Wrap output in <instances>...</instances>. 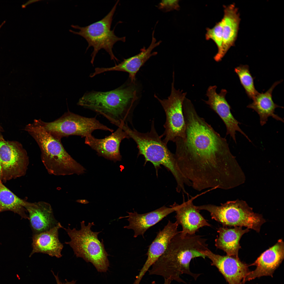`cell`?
<instances>
[{
  "label": "cell",
  "instance_id": "6da1fadb",
  "mask_svg": "<svg viewBox=\"0 0 284 284\" xmlns=\"http://www.w3.org/2000/svg\"><path fill=\"white\" fill-rule=\"evenodd\" d=\"M184 138H176L175 154L183 175L199 191L209 188L227 189L235 159L225 138L197 114L194 105H186Z\"/></svg>",
  "mask_w": 284,
  "mask_h": 284
},
{
  "label": "cell",
  "instance_id": "7a4b0ae2",
  "mask_svg": "<svg viewBox=\"0 0 284 284\" xmlns=\"http://www.w3.org/2000/svg\"><path fill=\"white\" fill-rule=\"evenodd\" d=\"M180 233L172 239L165 251L152 266L149 271L150 275L183 283L180 277L182 274L190 275L195 280L200 275L191 272L190 264L194 258H205L202 251L208 249L206 240L195 234L182 237Z\"/></svg>",
  "mask_w": 284,
  "mask_h": 284
},
{
  "label": "cell",
  "instance_id": "3957f363",
  "mask_svg": "<svg viewBox=\"0 0 284 284\" xmlns=\"http://www.w3.org/2000/svg\"><path fill=\"white\" fill-rule=\"evenodd\" d=\"M137 98L135 82L130 80L109 91L87 92L77 104L102 115L118 127L121 123L132 124L133 107Z\"/></svg>",
  "mask_w": 284,
  "mask_h": 284
},
{
  "label": "cell",
  "instance_id": "277c9868",
  "mask_svg": "<svg viewBox=\"0 0 284 284\" xmlns=\"http://www.w3.org/2000/svg\"><path fill=\"white\" fill-rule=\"evenodd\" d=\"M38 144L41 152L42 162L48 173L56 176L84 173L85 169L68 153L61 141L48 132L35 119L25 128Z\"/></svg>",
  "mask_w": 284,
  "mask_h": 284
},
{
  "label": "cell",
  "instance_id": "5b68a950",
  "mask_svg": "<svg viewBox=\"0 0 284 284\" xmlns=\"http://www.w3.org/2000/svg\"><path fill=\"white\" fill-rule=\"evenodd\" d=\"M154 120L152 122L150 131L146 133L140 132L135 129H132L128 123L121 124L118 127L121 128L133 139L137 145L139 150L138 155H143L145 163H151L157 171L161 165L170 171L174 177L176 183L180 184L185 179L177 164L175 155L169 150L161 139L154 126Z\"/></svg>",
  "mask_w": 284,
  "mask_h": 284
},
{
  "label": "cell",
  "instance_id": "8992f818",
  "mask_svg": "<svg viewBox=\"0 0 284 284\" xmlns=\"http://www.w3.org/2000/svg\"><path fill=\"white\" fill-rule=\"evenodd\" d=\"M85 222H80L79 230L75 228L72 229L69 227L63 228L70 239L65 243L72 248L77 257L91 263L98 272H106L109 266V255L105 249L103 240L100 241L98 238L102 231H92L91 228L94 225V222H89L86 226Z\"/></svg>",
  "mask_w": 284,
  "mask_h": 284
},
{
  "label": "cell",
  "instance_id": "52a82bcc",
  "mask_svg": "<svg viewBox=\"0 0 284 284\" xmlns=\"http://www.w3.org/2000/svg\"><path fill=\"white\" fill-rule=\"evenodd\" d=\"M199 210L208 211L211 218L223 226H245L259 232L266 221L262 215L255 213L244 202L228 201L220 206L207 204L196 206Z\"/></svg>",
  "mask_w": 284,
  "mask_h": 284
},
{
  "label": "cell",
  "instance_id": "ba28073f",
  "mask_svg": "<svg viewBox=\"0 0 284 284\" xmlns=\"http://www.w3.org/2000/svg\"><path fill=\"white\" fill-rule=\"evenodd\" d=\"M119 1H117L110 12L100 20L84 27L71 26L73 28L79 31L75 32L70 30V31L81 36L88 42V46L86 51L90 47H93V50L91 55V63L92 64L97 54L102 49H104L109 54L111 60L118 62V59L113 51V46L118 41L125 42L126 38L125 37H119L117 36L114 32L115 28L111 30V27L113 17Z\"/></svg>",
  "mask_w": 284,
  "mask_h": 284
},
{
  "label": "cell",
  "instance_id": "9c48e42d",
  "mask_svg": "<svg viewBox=\"0 0 284 284\" xmlns=\"http://www.w3.org/2000/svg\"><path fill=\"white\" fill-rule=\"evenodd\" d=\"M44 129L55 139L61 141L64 137L77 135L85 137L100 130L113 133L114 130L101 123L96 117L83 116L69 111L54 121L45 122L38 119Z\"/></svg>",
  "mask_w": 284,
  "mask_h": 284
},
{
  "label": "cell",
  "instance_id": "30bf717a",
  "mask_svg": "<svg viewBox=\"0 0 284 284\" xmlns=\"http://www.w3.org/2000/svg\"><path fill=\"white\" fill-rule=\"evenodd\" d=\"M171 84L170 95L167 99H161L156 95L154 97L162 106L166 115V121L164 126L165 130L161 135L165 136L163 140L167 145L169 141L175 142L178 137H185L186 126L183 110V103L187 93L183 90H176L174 87V73Z\"/></svg>",
  "mask_w": 284,
  "mask_h": 284
},
{
  "label": "cell",
  "instance_id": "8fae6325",
  "mask_svg": "<svg viewBox=\"0 0 284 284\" xmlns=\"http://www.w3.org/2000/svg\"><path fill=\"white\" fill-rule=\"evenodd\" d=\"M29 163L27 153L21 144L0 139L2 180L6 181L24 175Z\"/></svg>",
  "mask_w": 284,
  "mask_h": 284
},
{
  "label": "cell",
  "instance_id": "7c38bea8",
  "mask_svg": "<svg viewBox=\"0 0 284 284\" xmlns=\"http://www.w3.org/2000/svg\"><path fill=\"white\" fill-rule=\"evenodd\" d=\"M217 88L215 85L209 87L206 94L208 99L204 100V102L221 118L226 126V135H230L235 143H236V131L239 132L251 142L247 136L239 127L240 123L234 118L231 112V106L225 98L227 90L222 89L218 94L216 92Z\"/></svg>",
  "mask_w": 284,
  "mask_h": 284
},
{
  "label": "cell",
  "instance_id": "4fadbf2b",
  "mask_svg": "<svg viewBox=\"0 0 284 284\" xmlns=\"http://www.w3.org/2000/svg\"><path fill=\"white\" fill-rule=\"evenodd\" d=\"M202 253L211 260V265L217 268L228 284H242L250 272L249 265L239 258L216 254L208 249Z\"/></svg>",
  "mask_w": 284,
  "mask_h": 284
},
{
  "label": "cell",
  "instance_id": "5bb4252c",
  "mask_svg": "<svg viewBox=\"0 0 284 284\" xmlns=\"http://www.w3.org/2000/svg\"><path fill=\"white\" fill-rule=\"evenodd\" d=\"M179 224L169 220L167 225L158 233L150 245L146 253L147 257L133 284H139L142 278L149 268L164 252L172 239L181 232L178 231Z\"/></svg>",
  "mask_w": 284,
  "mask_h": 284
},
{
  "label": "cell",
  "instance_id": "9a60e30c",
  "mask_svg": "<svg viewBox=\"0 0 284 284\" xmlns=\"http://www.w3.org/2000/svg\"><path fill=\"white\" fill-rule=\"evenodd\" d=\"M284 257V244L282 239L278 240L274 246L263 253L249 266H255L256 269L250 271L242 282L265 276L272 277L275 270L278 268Z\"/></svg>",
  "mask_w": 284,
  "mask_h": 284
},
{
  "label": "cell",
  "instance_id": "2e32d148",
  "mask_svg": "<svg viewBox=\"0 0 284 284\" xmlns=\"http://www.w3.org/2000/svg\"><path fill=\"white\" fill-rule=\"evenodd\" d=\"M130 138L120 127L110 135L102 139L95 138L92 135L85 138V143L94 150L99 156L116 162L120 161L122 156L120 146L123 139Z\"/></svg>",
  "mask_w": 284,
  "mask_h": 284
},
{
  "label": "cell",
  "instance_id": "e0dca14e",
  "mask_svg": "<svg viewBox=\"0 0 284 284\" xmlns=\"http://www.w3.org/2000/svg\"><path fill=\"white\" fill-rule=\"evenodd\" d=\"M203 193L188 198L187 201L185 200L183 196V202L179 205L176 204L175 212L176 222L181 225L182 230L180 233V236L184 237L187 235L195 234L198 230L204 226H210L211 225L200 214V210L194 205L193 201Z\"/></svg>",
  "mask_w": 284,
  "mask_h": 284
},
{
  "label": "cell",
  "instance_id": "ac0fdd59",
  "mask_svg": "<svg viewBox=\"0 0 284 284\" xmlns=\"http://www.w3.org/2000/svg\"><path fill=\"white\" fill-rule=\"evenodd\" d=\"M154 31L152 33L151 43L148 48L144 47L141 49L140 52L133 56L123 60L118 65L109 68L97 67L95 71L90 74L89 76L93 77L97 75L102 73L110 71H122L127 72L129 74V79L131 82H135V75L140 68L150 57L156 55V52H152V50L155 47L158 46L161 43L160 40L156 42L154 37Z\"/></svg>",
  "mask_w": 284,
  "mask_h": 284
},
{
  "label": "cell",
  "instance_id": "d6986e66",
  "mask_svg": "<svg viewBox=\"0 0 284 284\" xmlns=\"http://www.w3.org/2000/svg\"><path fill=\"white\" fill-rule=\"evenodd\" d=\"M168 207L163 206L153 211L143 214H139L134 211L128 212V215L119 219L128 218L129 222L124 228L132 229L134 231V237H136L141 235L144 237L146 231L150 228L155 225L171 213L175 211L176 209V203Z\"/></svg>",
  "mask_w": 284,
  "mask_h": 284
},
{
  "label": "cell",
  "instance_id": "ffe728a7",
  "mask_svg": "<svg viewBox=\"0 0 284 284\" xmlns=\"http://www.w3.org/2000/svg\"><path fill=\"white\" fill-rule=\"evenodd\" d=\"M24 207L29 213L28 220L33 234L48 230L59 222L54 216L50 205L47 202L26 201Z\"/></svg>",
  "mask_w": 284,
  "mask_h": 284
},
{
  "label": "cell",
  "instance_id": "44dd1931",
  "mask_svg": "<svg viewBox=\"0 0 284 284\" xmlns=\"http://www.w3.org/2000/svg\"><path fill=\"white\" fill-rule=\"evenodd\" d=\"M63 228L59 222L51 229L39 233L33 234L32 244V248L29 257L36 253L47 254L60 258L62 257L63 245L60 242L58 231Z\"/></svg>",
  "mask_w": 284,
  "mask_h": 284
},
{
  "label": "cell",
  "instance_id": "7402d4cb",
  "mask_svg": "<svg viewBox=\"0 0 284 284\" xmlns=\"http://www.w3.org/2000/svg\"><path fill=\"white\" fill-rule=\"evenodd\" d=\"M221 21L223 44L220 54L214 57V60L217 62L221 60L229 49L233 45L237 38L240 19L238 9L234 4L224 7V15Z\"/></svg>",
  "mask_w": 284,
  "mask_h": 284
},
{
  "label": "cell",
  "instance_id": "603a6c76",
  "mask_svg": "<svg viewBox=\"0 0 284 284\" xmlns=\"http://www.w3.org/2000/svg\"><path fill=\"white\" fill-rule=\"evenodd\" d=\"M280 80L275 82L265 93H258L252 99L253 102L248 105L247 108L252 109L258 115L261 126L266 124L269 117L283 122V120L275 113V110L278 108H283L275 103L272 98V93L275 87L282 82Z\"/></svg>",
  "mask_w": 284,
  "mask_h": 284
},
{
  "label": "cell",
  "instance_id": "cb8c5ba5",
  "mask_svg": "<svg viewBox=\"0 0 284 284\" xmlns=\"http://www.w3.org/2000/svg\"><path fill=\"white\" fill-rule=\"evenodd\" d=\"M249 231L248 228L243 230L241 227L232 228L220 227L217 231L218 235L215 240V245L217 248L225 252L227 255L239 258V251L241 248L240 241L242 236Z\"/></svg>",
  "mask_w": 284,
  "mask_h": 284
},
{
  "label": "cell",
  "instance_id": "d4e9b609",
  "mask_svg": "<svg viewBox=\"0 0 284 284\" xmlns=\"http://www.w3.org/2000/svg\"><path fill=\"white\" fill-rule=\"evenodd\" d=\"M25 201L15 195L0 180V213L11 211L18 214L22 218L28 220L24 207Z\"/></svg>",
  "mask_w": 284,
  "mask_h": 284
},
{
  "label": "cell",
  "instance_id": "484cf974",
  "mask_svg": "<svg viewBox=\"0 0 284 284\" xmlns=\"http://www.w3.org/2000/svg\"><path fill=\"white\" fill-rule=\"evenodd\" d=\"M235 72L248 97L252 100L259 93L255 88L254 79L250 72L248 66L240 65L235 68Z\"/></svg>",
  "mask_w": 284,
  "mask_h": 284
},
{
  "label": "cell",
  "instance_id": "4316f807",
  "mask_svg": "<svg viewBox=\"0 0 284 284\" xmlns=\"http://www.w3.org/2000/svg\"><path fill=\"white\" fill-rule=\"evenodd\" d=\"M205 37L206 40L211 39L215 43L218 48V51L215 56L218 55L222 50L223 44L222 26L221 21L217 23L212 28L206 29Z\"/></svg>",
  "mask_w": 284,
  "mask_h": 284
},
{
  "label": "cell",
  "instance_id": "83f0119b",
  "mask_svg": "<svg viewBox=\"0 0 284 284\" xmlns=\"http://www.w3.org/2000/svg\"><path fill=\"white\" fill-rule=\"evenodd\" d=\"M179 0H162L158 5L159 9L165 12L178 10L180 8Z\"/></svg>",
  "mask_w": 284,
  "mask_h": 284
},
{
  "label": "cell",
  "instance_id": "f1b7e54d",
  "mask_svg": "<svg viewBox=\"0 0 284 284\" xmlns=\"http://www.w3.org/2000/svg\"><path fill=\"white\" fill-rule=\"evenodd\" d=\"M51 271L55 278L57 284H76V281L74 280H73L71 282H68L66 280V282H62L59 280L58 275V273L57 275H56L54 274L52 271Z\"/></svg>",
  "mask_w": 284,
  "mask_h": 284
},
{
  "label": "cell",
  "instance_id": "f546056e",
  "mask_svg": "<svg viewBox=\"0 0 284 284\" xmlns=\"http://www.w3.org/2000/svg\"><path fill=\"white\" fill-rule=\"evenodd\" d=\"M164 283L163 284H170L171 280L169 278H164ZM151 284H157L156 282L153 281L151 282Z\"/></svg>",
  "mask_w": 284,
  "mask_h": 284
},
{
  "label": "cell",
  "instance_id": "4dcf8cb0",
  "mask_svg": "<svg viewBox=\"0 0 284 284\" xmlns=\"http://www.w3.org/2000/svg\"><path fill=\"white\" fill-rule=\"evenodd\" d=\"M76 201L78 203L83 204H87L89 202L88 201L85 199H78Z\"/></svg>",
  "mask_w": 284,
  "mask_h": 284
},
{
  "label": "cell",
  "instance_id": "1f68e13d",
  "mask_svg": "<svg viewBox=\"0 0 284 284\" xmlns=\"http://www.w3.org/2000/svg\"><path fill=\"white\" fill-rule=\"evenodd\" d=\"M38 1H39V0H33L29 1L28 2H26V3H25L22 6V7H25V6H27V5H28V4H29L32 3H33L34 2H36Z\"/></svg>",
  "mask_w": 284,
  "mask_h": 284
},
{
  "label": "cell",
  "instance_id": "d6a6232c",
  "mask_svg": "<svg viewBox=\"0 0 284 284\" xmlns=\"http://www.w3.org/2000/svg\"><path fill=\"white\" fill-rule=\"evenodd\" d=\"M2 180V172L1 166L0 164V180Z\"/></svg>",
  "mask_w": 284,
  "mask_h": 284
},
{
  "label": "cell",
  "instance_id": "836d02e7",
  "mask_svg": "<svg viewBox=\"0 0 284 284\" xmlns=\"http://www.w3.org/2000/svg\"><path fill=\"white\" fill-rule=\"evenodd\" d=\"M2 128L0 126V139L4 140V139L1 132V131H2Z\"/></svg>",
  "mask_w": 284,
  "mask_h": 284
},
{
  "label": "cell",
  "instance_id": "e575fe53",
  "mask_svg": "<svg viewBox=\"0 0 284 284\" xmlns=\"http://www.w3.org/2000/svg\"><path fill=\"white\" fill-rule=\"evenodd\" d=\"M5 23V21H3V22H2V23L0 25V29L1 28V27H2V26H3V24H4V23Z\"/></svg>",
  "mask_w": 284,
  "mask_h": 284
}]
</instances>
